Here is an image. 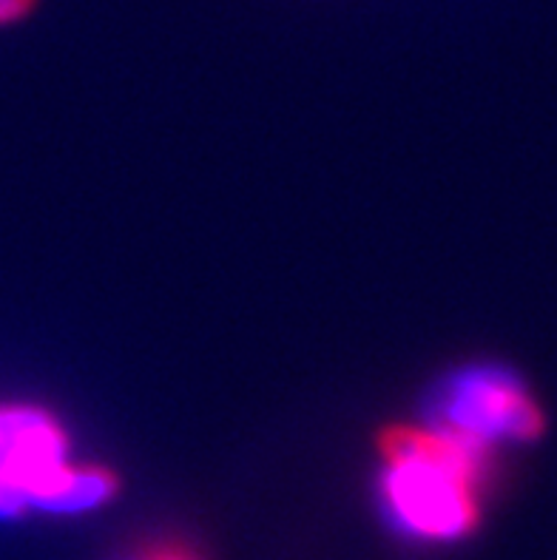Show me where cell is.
I'll return each instance as SVG.
<instances>
[{"label":"cell","instance_id":"cell-1","mask_svg":"<svg viewBox=\"0 0 557 560\" xmlns=\"http://www.w3.org/2000/svg\"><path fill=\"white\" fill-rule=\"evenodd\" d=\"M381 447L387 504L404 529L423 538H461L473 529L487 444L446 430H390Z\"/></svg>","mask_w":557,"mask_h":560},{"label":"cell","instance_id":"cell-2","mask_svg":"<svg viewBox=\"0 0 557 560\" xmlns=\"http://www.w3.org/2000/svg\"><path fill=\"white\" fill-rule=\"evenodd\" d=\"M438 430L478 444L530 441L544 430V416L515 376L503 370H473L450 384L438 405Z\"/></svg>","mask_w":557,"mask_h":560},{"label":"cell","instance_id":"cell-3","mask_svg":"<svg viewBox=\"0 0 557 560\" xmlns=\"http://www.w3.org/2000/svg\"><path fill=\"white\" fill-rule=\"evenodd\" d=\"M66 439L51 419L37 410H0V472L26 501L43 498L63 478Z\"/></svg>","mask_w":557,"mask_h":560},{"label":"cell","instance_id":"cell-4","mask_svg":"<svg viewBox=\"0 0 557 560\" xmlns=\"http://www.w3.org/2000/svg\"><path fill=\"white\" fill-rule=\"evenodd\" d=\"M114 490V478L103 469H69L40 506L55 512H80L103 504Z\"/></svg>","mask_w":557,"mask_h":560},{"label":"cell","instance_id":"cell-5","mask_svg":"<svg viewBox=\"0 0 557 560\" xmlns=\"http://www.w3.org/2000/svg\"><path fill=\"white\" fill-rule=\"evenodd\" d=\"M28 7H32V0H0V23L21 18L28 12Z\"/></svg>","mask_w":557,"mask_h":560},{"label":"cell","instance_id":"cell-6","mask_svg":"<svg viewBox=\"0 0 557 560\" xmlns=\"http://www.w3.org/2000/svg\"><path fill=\"white\" fill-rule=\"evenodd\" d=\"M142 560H190L188 555L177 552V549H163V552H151L149 558H142Z\"/></svg>","mask_w":557,"mask_h":560}]
</instances>
